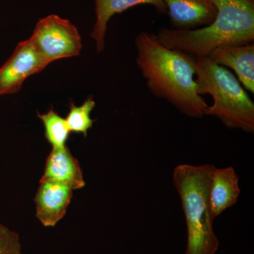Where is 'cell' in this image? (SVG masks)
Returning <instances> with one entry per match:
<instances>
[{
  "mask_svg": "<svg viewBox=\"0 0 254 254\" xmlns=\"http://www.w3.org/2000/svg\"><path fill=\"white\" fill-rule=\"evenodd\" d=\"M135 46L136 64L150 93L187 117H204L208 105L196 93L195 56L164 46L147 31L137 35Z\"/></svg>",
  "mask_w": 254,
  "mask_h": 254,
  "instance_id": "obj_1",
  "label": "cell"
},
{
  "mask_svg": "<svg viewBox=\"0 0 254 254\" xmlns=\"http://www.w3.org/2000/svg\"><path fill=\"white\" fill-rule=\"evenodd\" d=\"M217 15L211 24L193 30L162 28L156 36L164 46L195 57H208L217 48L253 43L254 0H213Z\"/></svg>",
  "mask_w": 254,
  "mask_h": 254,
  "instance_id": "obj_2",
  "label": "cell"
},
{
  "mask_svg": "<svg viewBox=\"0 0 254 254\" xmlns=\"http://www.w3.org/2000/svg\"><path fill=\"white\" fill-rule=\"evenodd\" d=\"M212 164H182L174 170L173 182L180 195L187 227L186 254H216L219 240L209 204Z\"/></svg>",
  "mask_w": 254,
  "mask_h": 254,
  "instance_id": "obj_3",
  "label": "cell"
},
{
  "mask_svg": "<svg viewBox=\"0 0 254 254\" xmlns=\"http://www.w3.org/2000/svg\"><path fill=\"white\" fill-rule=\"evenodd\" d=\"M196 93L210 95L205 115L218 118L230 129L254 131V103L236 76L208 57H195Z\"/></svg>",
  "mask_w": 254,
  "mask_h": 254,
  "instance_id": "obj_4",
  "label": "cell"
},
{
  "mask_svg": "<svg viewBox=\"0 0 254 254\" xmlns=\"http://www.w3.org/2000/svg\"><path fill=\"white\" fill-rule=\"evenodd\" d=\"M30 38L48 64L81 53V38L77 28L58 15L40 19Z\"/></svg>",
  "mask_w": 254,
  "mask_h": 254,
  "instance_id": "obj_5",
  "label": "cell"
},
{
  "mask_svg": "<svg viewBox=\"0 0 254 254\" xmlns=\"http://www.w3.org/2000/svg\"><path fill=\"white\" fill-rule=\"evenodd\" d=\"M48 64L31 38L18 43L0 67V95L18 93L29 76L41 72Z\"/></svg>",
  "mask_w": 254,
  "mask_h": 254,
  "instance_id": "obj_6",
  "label": "cell"
},
{
  "mask_svg": "<svg viewBox=\"0 0 254 254\" xmlns=\"http://www.w3.org/2000/svg\"><path fill=\"white\" fill-rule=\"evenodd\" d=\"M73 190L64 184L41 180L35 203L37 218L45 227H54L64 217Z\"/></svg>",
  "mask_w": 254,
  "mask_h": 254,
  "instance_id": "obj_7",
  "label": "cell"
},
{
  "mask_svg": "<svg viewBox=\"0 0 254 254\" xmlns=\"http://www.w3.org/2000/svg\"><path fill=\"white\" fill-rule=\"evenodd\" d=\"M172 28L193 30L209 26L217 15L213 0H163Z\"/></svg>",
  "mask_w": 254,
  "mask_h": 254,
  "instance_id": "obj_8",
  "label": "cell"
},
{
  "mask_svg": "<svg viewBox=\"0 0 254 254\" xmlns=\"http://www.w3.org/2000/svg\"><path fill=\"white\" fill-rule=\"evenodd\" d=\"M208 58L216 64L231 68L246 91L254 94V43L219 47L212 51Z\"/></svg>",
  "mask_w": 254,
  "mask_h": 254,
  "instance_id": "obj_9",
  "label": "cell"
},
{
  "mask_svg": "<svg viewBox=\"0 0 254 254\" xmlns=\"http://www.w3.org/2000/svg\"><path fill=\"white\" fill-rule=\"evenodd\" d=\"M240 179L232 167L214 168L209 188V204L214 218L236 204L241 193Z\"/></svg>",
  "mask_w": 254,
  "mask_h": 254,
  "instance_id": "obj_10",
  "label": "cell"
},
{
  "mask_svg": "<svg viewBox=\"0 0 254 254\" xmlns=\"http://www.w3.org/2000/svg\"><path fill=\"white\" fill-rule=\"evenodd\" d=\"M41 180L64 184L73 190H79L86 185L79 163L66 145L63 148H53L47 158Z\"/></svg>",
  "mask_w": 254,
  "mask_h": 254,
  "instance_id": "obj_11",
  "label": "cell"
},
{
  "mask_svg": "<svg viewBox=\"0 0 254 254\" xmlns=\"http://www.w3.org/2000/svg\"><path fill=\"white\" fill-rule=\"evenodd\" d=\"M95 3L96 21L91 36L95 42L98 53L105 49L108 23L114 15L140 4L152 5L160 14L168 13L163 0H95Z\"/></svg>",
  "mask_w": 254,
  "mask_h": 254,
  "instance_id": "obj_12",
  "label": "cell"
},
{
  "mask_svg": "<svg viewBox=\"0 0 254 254\" xmlns=\"http://www.w3.org/2000/svg\"><path fill=\"white\" fill-rule=\"evenodd\" d=\"M38 117L43 122L45 136L53 148L65 146L71 132L66 120L55 113L53 108L42 115L38 113Z\"/></svg>",
  "mask_w": 254,
  "mask_h": 254,
  "instance_id": "obj_13",
  "label": "cell"
},
{
  "mask_svg": "<svg viewBox=\"0 0 254 254\" xmlns=\"http://www.w3.org/2000/svg\"><path fill=\"white\" fill-rule=\"evenodd\" d=\"M95 107V102L93 97L87 98L81 106H76L74 103H71L69 112L65 119L70 131L83 133L86 137L95 121L91 118V113Z\"/></svg>",
  "mask_w": 254,
  "mask_h": 254,
  "instance_id": "obj_14",
  "label": "cell"
},
{
  "mask_svg": "<svg viewBox=\"0 0 254 254\" xmlns=\"http://www.w3.org/2000/svg\"><path fill=\"white\" fill-rule=\"evenodd\" d=\"M0 254H23L19 236L0 224Z\"/></svg>",
  "mask_w": 254,
  "mask_h": 254,
  "instance_id": "obj_15",
  "label": "cell"
}]
</instances>
